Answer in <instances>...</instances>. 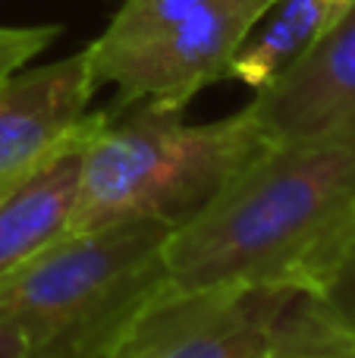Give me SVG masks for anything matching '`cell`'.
Instances as JSON below:
<instances>
[{"label":"cell","mask_w":355,"mask_h":358,"mask_svg":"<svg viewBox=\"0 0 355 358\" xmlns=\"http://www.w3.org/2000/svg\"><path fill=\"white\" fill-rule=\"evenodd\" d=\"M355 233V151L268 142L164 248L180 289H249L312 299Z\"/></svg>","instance_id":"cell-1"},{"label":"cell","mask_w":355,"mask_h":358,"mask_svg":"<svg viewBox=\"0 0 355 358\" xmlns=\"http://www.w3.org/2000/svg\"><path fill=\"white\" fill-rule=\"evenodd\" d=\"M268 142L245 110L192 126L176 107H107L85 145L66 233L126 220L182 227Z\"/></svg>","instance_id":"cell-2"},{"label":"cell","mask_w":355,"mask_h":358,"mask_svg":"<svg viewBox=\"0 0 355 358\" xmlns=\"http://www.w3.org/2000/svg\"><path fill=\"white\" fill-rule=\"evenodd\" d=\"M173 227L126 220L66 233L0 280V321L25 358H101L132 311L164 286Z\"/></svg>","instance_id":"cell-3"},{"label":"cell","mask_w":355,"mask_h":358,"mask_svg":"<svg viewBox=\"0 0 355 358\" xmlns=\"http://www.w3.org/2000/svg\"><path fill=\"white\" fill-rule=\"evenodd\" d=\"M296 299L287 292L180 289L164 280L101 358H274Z\"/></svg>","instance_id":"cell-4"},{"label":"cell","mask_w":355,"mask_h":358,"mask_svg":"<svg viewBox=\"0 0 355 358\" xmlns=\"http://www.w3.org/2000/svg\"><path fill=\"white\" fill-rule=\"evenodd\" d=\"M277 0H205L173 29L132 50L92 60L98 85H113L110 110L132 104H157L186 110V104L214 82L226 79L230 60L252 25Z\"/></svg>","instance_id":"cell-5"},{"label":"cell","mask_w":355,"mask_h":358,"mask_svg":"<svg viewBox=\"0 0 355 358\" xmlns=\"http://www.w3.org/2000/svg\"><path fill=\"white\" fill-rule=\"evenodd\" d=\"M242 110L270 142H327L355 151V0Z\"/></svg>","instance_id":"cell-6"},{"label":"cell","mask_w":355,"mask_h":358,"mask_svg":"<svg viewBox=\"0 0 355 358\" xmlns=\"http://www.w3.org/2000/svg\"><path fill=\"white\" fill-rule=\"evenodd\" d=\"M94 92L88 50L6 76L0 82V179L25 170L73 136L85 123Z\"/></svg>","instance_id":"cell-7"},{"label":"cell","mask_w":355,"mask_h":358,"mask_svg":"<svg viewBox=\"0 0 355 358\" xmlns=\"http://www.w3.org/2000/svg\"><path fill=\"white\" fill-rule=\"evenodd\" d=\"M104 117L107 110L88 113L85 123L54 151L0 179V280L66 236L79 195L85 145Z\"/></svg>","instance_id":"cell-8"},{"label":"cell","mask_w":355,"mask_h":358,"mask_svg":"<svg viewBox=\"0 0 355 358\" xmlns=\"http://www.w3.org/2000/svg\"><path fill=\"white\" fill-rule=\"evenodd\" d=\"M337 16L333 0H277L233 54L226 79L242 82L252 94L264 92L331 29Z\"/></svg>","instance_id":"cell-9"},{"label":"cell","mask_w":355,"mask_h":358,"mask_svg":"<svg viewBox=\"0 0 355 358\" xmlns=\"http://www.w3.org/2000/svg\"><path fill=\"white\" fill-rule=\"evenodd\" d=\"M201 3L205 0H126L117 16L110 19V25L104 29V35L94 38L85 50L92 60L132 50L157 38L161 31L173 29L180 19H186Z\"/></svg>","instance_id":"cell-10"},{"label":"cell","mask_w":355,"mask_h":358,"mask_svg":"<svg viewBox=\"0 0 355 358\" xmlns=\"http://www.w3.org/2000/svg\"><path fill=\"white\" fill-rule=\"evenodd\" d=\"M305 302L321 321L355 343V233L333 264L327 283L312 299L305 296Z\"/></svg>","instance_id":"cell-11"},{"label":"cell","mask_w":355,"mask_h":358,"mask_svg":"<svg viewBox=\"0 0 355 358\" xmlns=\"http://www.w3.org/2000/svg\"><path fill=\"white\" fill-rule=\"evenodd\" d=\"M283 343L302 349L308 358H355V343L321 321L308 308L305 296L296 299L283 317Z\"/></svg>","instance_id":"cell-12"},{"label":"cell","mask_w":355,"mask_h":358,"mask_svg":"<svg viewBox=\"0 0 355 358\" xmlns=\"http://www.w3.org/2000/svg\"><path fill=\"white\" fill-rule=\"evenodd\" d=\"M60 35V25H0V82L31 63Z\"/></svg>","instance_id":"cell-13"},{"label":"cell","mask_w":355,"mask_h":358,"mask_svg":"<svg viewBox=\"0 0 355 358\" xmlns=\"http://www.w3.org/2000/svg\"><path fill=\"white\" fill-rule=\"evenodd\" d=\"M0 358H25V349H22V343H19V334L3 321H0Z\"/></svg>","instance_id":"cell-14"},{"label":"cell","mask_w":355,"mask_h":358,"mask_svg":"<svg viewBox=\"0 0 355 358\" xmlns=\"http://www.w3.org/2000/svg\"><path fill=\"white\" fill-rule=\"evenodd\" d=\"M274 358H308V355L302 352V349H296V346H289V343H283V349H280V352H277Z\"/></svg>","instance_id":"cell-15"},{"label":"cell","mask_w":355,"mask_h":358,"mask_svg":"<svg viewBox=\"0 0 355 358\" xmlns=\"http://www.w3.org/2000/svg\"><path fill=\"white\" fill-rule=\"evenodd\" d=\"M349 3H352V0H333V6H337V13H343Z\"/></svg>","instance_id":"cell-16"}]
</instances>
